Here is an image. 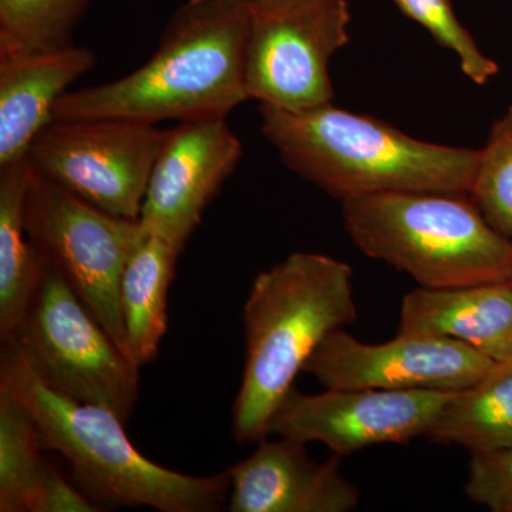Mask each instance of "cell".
<instances>
[{"instance_id":"cell-1","label":"cell","mask_w":512,"mask_h":512,"mask_svg":"<svg viewBox=\"0 0 512 512\" xmlns=\"http://www.w3.org/2000/svg\"><path fill=\"white\" fill-rule=\"evenodd\" d=\"M248 25V0H185L143 66L114 82L67 92L53 116L153 124L227 117L249 100Z\"/></svg>"},{"instance_id":"cell-2","label":"cell","mask_w":512,"mask_h":512,"mask_svg":"<svg viewBox=\"0 0 512 512\" xmlns=\"http://www.w3.org/2000/svg\"><path fill=\"white\" fill-rule=\"evenodd\" d=\"M261 133L286 167L340 202L382 192L468 194L480 150L407 136L386 121L339 109L259 104Z\"/></svg>"},{"instance_id":"cell-3","label":"cell","mask_w":512,"mask_h":512,"mask_svg":"<svg viewBox=\"0 0 512 512\" xmlns=\"http://www.w3.org/2000/svg\"><path fill=\"white\" fill-rule=\"evenodd\" d=\"M242 319L245 366L232 436L237 443H259L323 339L356 322L352 266L329 255L293 252L255 276Z\"/></svg>"},{"instance_id":"cell-4","label":"cell","mask_w":512,"mask_h":512,"mask_svg":"<svg viewBox=\"0 0 512 512\" xmlns=\"http://www.w3.org/2000/svg\"><path fill=\"white\" fill-rule=\"evenodd\" d=\"M0 387L25 404L43 446L69 461L97 504L161 512H215L228 503V471L197 477L148 460L131 444L116 413L74 400L47 386L22 350L2 343Z\"/></svg>"},{"instance_id":"cell-5","label":"cell","mask_w":512,"mask_h":512,"mask_svg":"<svg viewBox=\"0 0 512 512\" xmlns=\"http://www.w3.org/2000/svg\"><path fill=\"white\" fill-rule=\"evenodd\" d=\"M342 215L359 251L423 288L512 281V239L488 224L468 194L363 195L342 201Z\"/></svg>"},{"instance_id":"cell-6","label":"cell","mask_w":512,"mask_h":512,"mask_svg":"<svg viewBox=\"0 0 512 512\" xmlns=\"http://www.w3.org/2000/svg\"><path fill=\"white\" fill-rule=\"evenodd\" d=\"M12 342L47 386L79 402L104 407L124 423L133 416L140 396V367L47 261Z\"/></svg>"},{"instance_id":"cell-7","label":"cell","mask_w":512,"mask_h":512,"mask_svg":"<svg viewBox=\"0 0 512 512\" xmlns=\"http://www.w3.org/2000/svg\"><path fill=\"white\" fill-rule=\"evenodd\" d=\"M25 224L43 258L130 357L120 286L128 258L144 234L140 221L107 214L32 171Z\"/></svg>"},{"instance_id":"cell-8","label":"cell","mask_w":512,"mask_h":512,"mask_svg":"<svg viewBox=\"0 0 512 512\" xmlns=\"http://www.w3.org/2000/svg\"><path fill=\"white\" fill-rule=\"evenodd\" d=\"M249 100L285 111L332 103L329 64L348 45L346 0H248Z\"/></svg>"},{"instance_id":"cell-9","label":"cell","mask_w":512,"mask_h":512,"mask_svg":"<svg viewBox=\"0 0 512 512\" xmlns=\"http://www.w3.org/2000/svg\"><path fill=\"white\" fill-rule=\"evenodd\" d=\"M168 133L157 124L116 117L55 119L33 141L28 161L33 173L80 200L138 221Z\"/></svg>"},{"instance_id":"cell-10","label":"cell","mask_w":512,"mask_h":512,"mask_svg":"<svg viewBox=\"0 0 512 512\" xmlns=\"http://www.w3.org/2000/svg\"><path fill=\"white\" fill-rule=\"evenodd\" d=\"M454 392L444 390L326 389L306 394L295 386L276 407L269 436L322 443L346 457L377 444L424 437Z\"/></svg>"},{"instance_id":"cell-11","label":"cell","mask_w":512,"mask_h":512,"mask_svg":"<svg viewBox=\"0 0 512 512\" xmlns=\"http://www.w3.org/2000/svg\"><path fill=\"white\" fill-rule=\"evenodd\" d=\"M497 365L480 350L446 338L400 335L384 343L360 342L346 330L330 332L303 373L326 389H468Z\"/></svg>"},{"instance_id":"cell-12","label":"cell","mask_w":512,"mask_h":512,"mask_svg":"<svg viewBox=\"0 0 512 512\" xmlns=\"http://www.w3.org/2000/svg\"><path fill=\"white\" fill-rule=\"evenodd\" d=\"M242 154L227 117L178 123L151 171L138 220L144 231L183 251L208 205L237 170Z\"/></svg>"},{"instance_id":"cell-13","label":"cell","mask_w":512,"mask_h":512,"mask_svg":"<svg viewBox=\"0 0 512 512\" xmlns=\"http://www.w3.org/2000/svg\"><path fill=\"white\" fill-rule=\"evenodd\" d=\"M258 444L228 470L229 511L349 512L359 504V488L343 476L340 456L318 463L305 443L285 437Z\"/></svg>"},{"instance_id":"cell-14","label":"cell","mask_w":512,"mask_h":512,"mask_svg":"<svg viewBox=\"0 0 512 512\" xmlns=\"http://www.w3.org/2000/svg\"><path fill=\"white\" fill-rule=\"evenodd\" d=\"M94 64L92 50L76 45L0 56V168L28 157L57 101Z\"/></svg>"},{"instance_id":"cell-15","label":"cell","mask_w":512,"mask_h":512,"mask_svg":"<svg viewBox=\"0 0 512 512\" xmlns=\"http://www.w3.org/2000/svg\"><path fill=\"white\" fill-rule=\"evenodd\" d=\"M400 335L467 343L497 363L512 360V282L413 289L403 298Z\"/></svg>"},{"instance_id":"cell-16","label":"cell","mask_w":512,"mask_h":512,"mask_svg":"<svg viewBox=\"0 0 512 512\" xmlns=\"http://www.w3.org/2000/svg\"><path fill=\"white\" fill-rule=\"evenodd\" d=\"M28 157L0 168V340L18 335L35 298L46 259L26 231L30 181Z\"/></svg>"},{"instance_id":"cell-17","label":"cell","mask_w":512,"mask_h":512,"mask_svg":"<svg viewBox=\"0 0 512 512\" xmlns=\"http://www.w3.org/2000/svg\"><path fill=\"white\" fill-rule=\"evenodd\" d=\"M181 251L144 231L121 278L120 299L128 352L138 367L154 362L167 333L168 289Z\"/></svg>"},{"instance_id":"cell-18","label":"cell","mask_w":512,"mask_h":512,"mask_svg":"<svg viewBox=\"0 0 512 512\" xmlns=\"http://www.w3.org/2000/svg\"><path fill=\"white\" fill-rule=\"evenodd\" d=\"M424 437L470 453L512 447V360L497 363L480 382L454 392Z\"/></svg>"},{"instance_id":"cell-19","label":"cell","mask_w":512,"mask_h":512,"mask_svg":"<svg viewBox=\"0 0 512 512\" xmlns=\"http://www.w3.org/2000/svg\"><path fill=\"white\" fill-rule=\"evenodd\" d=\"M90 0H0V56L74 45Z\"/></svg>"},{"instance_id":"cell-20","label":"cell","mask_w":512,"mask_h":512,"mask_svg":"<svg viewBox=\"0 0 512 512\" xmlns=\"http://www.w3.org/2000/svg\"><path fill=\"white\" fill-rule=\"evenodd\" d=\"M37 424L25 404L0 387V512H25L45 458Z\"/></svg>"},{"instance_id":"cell-21","label":"cell","mask_w":512,"mask_h":512,"mask_svg":"<svg viewBox=\"0 0 512 512\" xmlns=\"http://www.w3.org/2000/svg\"><path fill=\"white\" fill-rule=\"evenodd\" d=\"M470 197L488 224L512 239V106L495 121L480 150Z\"/></svg>"},{"instance_id":"cell-22","label":"cell","mask_w":512,"mask_h":512,"mask_svg":"<svg viewBox=\"0 0 512 512\" xmlns=\"http://www.w3.org/2000/svg\"><path fill=\"white\" fill-rule=\"evenodd\" d=\"M407 18L423 26L433 39L457 56L471 82L484 86L500 73V66L485 56L471 33L457 19L450 0H393Z\"/></svg>"},{"instance_id":"cell-23","label":"cell","mask_w":512,"mask_h":512,"mask_svg":"<svg viewBox=\"0 0 512 512\" xmlns=\"http://www.w3.org/2000/svg\"><path fill=\"white\" fill-rule=\"evenodd\" d=\"M464 493L493 512H512V447L474 451Z\"/></svg>"},{"instance_id":"cell-24","label":"cell","mask_w":512,"mask_h":512,"mask_svg":"<svg viewBox=\"0 0 512 512\" xmlns=\"http://www.w3.org/2000/svg\"><path fill=\"white\" fill-rule=\"evenodd\" d=\"M100 505L84 490L67 481L45 460L30 490L28 512H97Z\"/></svg>"},{"instance_id":"cell-25","label":"cell","mask_w":512,"mask_h":512,"mask_svg":"<svg viewBox=\"0 0 512 512\" xmlns=\"http://www.w3.org/2000/svg\"><path fill=\"white\" fill-rule=\"evenodd\" d=\"M512 282V281H511Z\"/></svg>"}]
</instances>
